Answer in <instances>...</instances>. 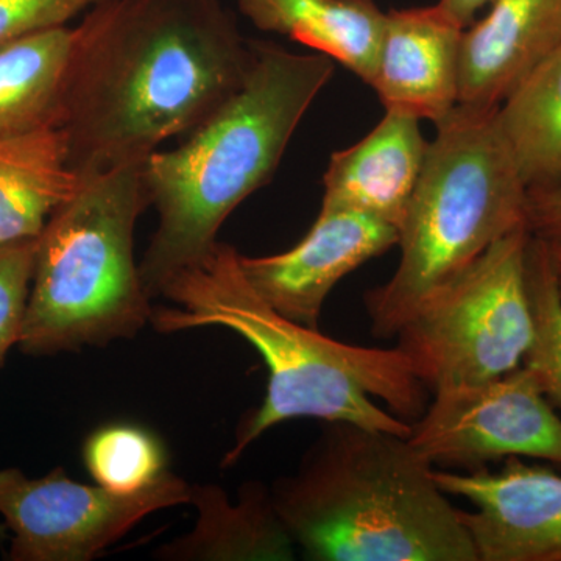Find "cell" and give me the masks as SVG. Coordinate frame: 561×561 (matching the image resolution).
I'll use <instances>...</instances> for the list:
<instances>
[{
    "mask_svg": "<svg viewBox=\"0 0 561 561\" xmlns=\"http://www.w3.org/2000/svg\"><path fill=\"white\" fill-rule=\"evenodd\" d=\"M526 278L535 334L523 364L535 373L542 393L561 412V295L552 251L548 243L531 234Z\"/></svg>",
    "mask_w": 561,
    "mask_h": 561,
    "instance_id": "21",
    "label": "cell"
},
{
    "mask_svg": "<svg viewBox=\"0 0 561 561\" xmlns=\"http://www.w3.org/2000/svg\"><path fill=\"white\" fill-rule=\"evenodd\" d=\"M36 239L0 247V367L9 351L20 342L31 294Z\"/></svg>",
    "mask_w": 561,
    "mask_h": 561,
    "instance_id": "22",
    "label": "cell"
},
{
    "mask_svg": "<svg viewBox=\"0 0 561 561\" xmlns=\"http://www.w3.org/2000/svg\"><path fill=\"white\" fill-rule=\"evenodd\" d=\"M83 461L98 485L119 494L149 489L168 472V453L154 432L133 423H110L88 435Z\"/></svg>",
    "mask_w": 561,
    "mask_h": 561,
    "instance_id": "20",
    "label": "cell"
},
{
    "mask_svg": "<svg viewBox=\"0 0 561 561\" xmlns=\"http://www.w3.org/2000/svg\"><path fill=\"white\" fill-rule=\"evenodd\" d=\"M80 175L36 239L18 342L27 356L135 337L153 313L133 253L136 224L150 206L144 161Z\"/></svg>",
    "mask_w": 561,
    "mask_h": 561,
    "instance_id": "6",
    "label": "cell"
},
{
    "mask_svg": "<svg viewBox=\"0 0 561 561\" xmlns=\"http://www.w3.org/2000/svg\"><path fill=\"white\" fill-rule=\"evenodd\" d=\"M551 249V247H549ZM552 251V261H553V271H556L557 286H559L560 295H561V250Z\"/></svg>",
    "mask_w": 561,
    "mask_h": 561,
    "instance_id": "26",
    "label": "cell"
},
{
    "mask_svg": "<svg viewBox=\"0 0 561 561\" xmlns=\"http://www.w3.org/2000/svg\"><path fill=\"white\" fill-rule=\"evenodd\" d=\"M527 190L561 187V46L496 111Z\"/></svg>",
    "mask_w": 561,
    "mask_h": 561,
    "instance_id": "19",
    "label": "cell"
},
{
    "mask_svg": "<svg viewBox=\"0 0 561 561\" xmlns=\"http://www.w3.org/2000/svg\"><path fill=\"white\" fill-rule=\"evenodd\" d=\"M408 440L445 470L529 457L561 467V416L526 365L474 386L434 391Z\"/></svg>",
    "mask_w": 561,
    "mask_h": 561,
    "instance_id": "9",
    "label": "cell"
},
{
    "mask_svg": "<svg viewBox=\"0 0 561 561\" xmlns=\"http://www.w3.org/2000/svg\"><path fill=\"white\" fill-rule=\"evenodd\" d=\"M427 146L419 117L386 110L365 138L332 154L323 175L321 205L360 210L400 232Z\"/></svg>",
    "mask_w": 561,
    "mask_h": 561,
    "instance_id": "14",
    "label": "cell"
},
{
    "mask_svg": "<svg viewBox=\"0 0 561 561\" xmlns=\"http://www.w3.org/2000/svg\"><path fill=\"white\" fill-rule=\"evenodd\" d=\"M271 491L306 560L478 561L460 511L408 437L327 423Z\"/></svg>",
    "mask_w": 561,
    "mask_h": 561,
    "instance_id": "4",
    "label": "cell"
},
{
    "mask_svg": "<svg viewBox=\"0 0 561 561\" xmlns=\"http://www.w3.org/2000/svg\"><path fill=\"white\" fill-rule=\"evenodd\" d=\"M192 485L168 471L135 494L72 481L57 467L43 478L0 470V515L11 530V561H90L146 516L190 504Z\"/></svg>",
    "mask_w": 561,
    "mask_h": 561,
    "instance_id": "8",
    "label": "cell"
},
{
    "mask_svg": "<svg viewBox=\"0 0 561 561\" xmlns=\"http://www.w3.org/2000/svg\"><path fill=\"white\" fill-rule=\"evenodd\" d=\"M465 28L438 5L387 13L370 87L383 108L438 122L459 105Z\"/></svg>",
    "mask_w": 561,
    "mask_h": 561,
    "instance_id": "12",
    "label": "cell"
},
{
    "mask_svg": "<svg viewBox=\"0 0 561 561\" xmlns=\"http://www.w3.org/2000/svg\"><path fill=\"white\" fill-rule=\"evenodd\" d=\"M238 5L260 31L297 41L371 83L387 18L373 0H238Z\"/></svg>",
    "mask_w": 561,
    "mask_h": 561,
    "instance_id": "16",
    "label": "cell"
},
{
    "mask_svg": "<svg viewBox=\"0 0 561 561\" xmlns=\"http://www.w3.org/2000/svg\"><path fill=\"white\" fill-rule=\"evenodd\" d=\"M251 41L221 0H105L72 28L60 128L76 171L146 161L242 87Z\"/></svg>",
    "mask_w": 561,
    "mask_h": 561,
    "instance_id": "1",
    "label": "cell"
},
{
    "mask_svg": "<svg viewBox=\"0 0 561 561\" xmlns=\"http://www.w3.org/2000/svg\"><path fill=\"white\" fill-rule=\"evenodd\" d=\"M72 28L0 47V138L60 128Z\"/></svg>",
    "mask_w": 561,
    "mask_h": 561,
    "instance_id": "18",
    "label": "cell"
},
{
    "mask_svg": "<svg viewBox=\"0 0 561 561\" xmlns=\"http://www.w3.org/2000/svg\"><path fill=\"white\" fill-rule=\"evenodd\" d=\"M190 505L197 511L195 526L158 548L157 559L287 561L297 556V546L273 504L271 486L261 481L243 483L236 504L219 485H192Z\"/></svg>",
    "mask_w": 561,
    "mask_h": 561,
    "instance_id": "15",
    "label": "cell"
},
{
    "mask_svg": "<svg viewBox=\"0 0 561 561\" xmlns=\"http://www.w3.org/2000/svg\"><path fill=\"white\" fill-rule=\"evenodd\" d=\"M245 81L176 149L144 161L158 227L139 264L151 298L172 273L205 257L232 210L275 175L291 136L334 76L335 61L251 41Z\"/></svg>",
    "mask_w": 561,
    "mask_h": 561,
    "instance_id": "3",
    "label": "cell"
},
{
    "mask_svg": "<svg viewBox=\"0 0 561 561\" xmlns=\"http://www.w3.org/2000/svg\"><path fill=\"white\" fill-rule=\"evenodd\" d=\"M496 111L457 105L435 125L400 227V264L386 284L365 294L375 337H397L432 294L526 225L527 186Z\"/></svg>",
    "mask_w": 561,
    "mask_h": 561,
    "instance_id": "5",
    "label": "cell"
},
{
    "mask_svg": "<svg viewBox=\"0 0 561 561\" xmlns=\"http://www.w3.org/2000/svg\"><path fill=\"white\" fill-rule=\"evenodd\" d=\"M461 36L459 105L497 110L561 46V0H493Z\"/></svg>",
    "mask_w": 561,
    "mask_h": 561,
    "instance_id": "13",
    "label": "cell"
},
{
    "mask_svg": "<svg viewBox=\"0 0 561 561\" xmlns=\"http://www.w3.org/2000/svg\"><path fill=\"white\" fill-rule=\"evenodd\" d=\"M105 0H0V47L35 33L66 27Z\"/></svg>",
    "mask_w": 561,
    "mask_h": 561,
    "instance_id": "23",
    "label": "cell"
},
{
    "mask_svg": "<svg viewBox=\"0 0 561 561\" xmlns=\"http://www.w3.org/2000/svg\"><path fill=\"white\" fill-rule=\"evenodd\" d=\"M526 227L534 238L561 250V187L527 190Z\"/></svg>",
    "mask_w": 561,
    "mask_h": 561,
    "instance_id": "24",
    "label": "cell"
},
{
    "mask_svg": "<svg viewBox=\"0 0 561 561\" xmlns=\"http://www.w3.org/2000/svg\"><path fill=\"white\" fill-rule=\"evenodd\" d=\"M529 241L526 225L508 232L402 324L394 348L427 390L474 386L522 367L535 334Z\"/></svg>",
    "mask_w": 561,
    "mask_h": 561,
    "instance_id": "7",
    "label": "cell"
},
{
    "mask_svg": "<svg viewBox=\"0 0 561 561\" xmlns=\"http://www.w3.org/2000/svg\"><path fill=\"white\" fill-rule=\"evenodd\" d=\"M80 179L61 128L0 138V247L38 238Z\"/></svg>",
    "mask_w": 561,
    "mask_h": 561,
    "instance_id": "17",
    "label": "cell"
},
{
    "mask_svg": "<svg viewBox=\"0 0 561 561\" xmlns=\"http://www.w3.org/2000/svg\"><path fill=\"white\" fill-rule=\"evenodd\" d=\"M5 529L7 526H0V540H3V538H5Z\"/></svg>",
    "mask_w": 561,
    "mask_h": 561,
    "instance_id": "27",
    "label": "cell"
},
{
    "mask_svg": "<svg viewBox=\"0 0 561 561\" xmlns=\"http://www.w3.org/2000/svg\"><path fill=\"white\" fill-rule=\"evenodd\" d=\"M446 494L465 497L460 511L478 561H561V474L511 457L493 472L434 468Z\"/></svg>",
    "mask_w": 561,
    "mask_h": 561,
    "instance_id": "10",
    "label": "cell"
},
{
    "mask_svg": "<svg viewBox=\"0 0 561 561\" xmlns=\"http://www.w3.org/2000/svg\"><path fill=\"white\" fill-rule=\"evenodd\" d=\"M158 297L175 308H158L150 323L162 334L221 327L245 339L268 370L267 393L236 427L221 467L284 421H346L409 437L411 423L427 408V390L401 351L350 345L287 319L253 289L241 253L227 243L172 273Z\"/></svg>",
    "mask_w": 561,
    "mask_h": 561,
    "instance_id": "2",
    "label": "cell"
},
{
    "mask_svg": "<svg viewBox=\"0 0 561 561\" xmlns=\"http://www.w3.org/2000/svg\"><path fill=\"white\" fill-rule=\"evenodd\" d=\"M393 225L360 210L321 205L311 230L294 249L272 256L241 254L243 275L273 309L319 328L324 301L351 272L398 245Z\"/></svg>",
    "mask_w": 561,
    "mask_h": 561,
    "instance_id": "11",
    "label": "cell"
},
{
    "mask_svg": "<svg viewBox=\"0 0 561 561\" xmlns=\"http://www.w3.org/2000/svg\"><path fill=\"white\" fill-rule=\"evenodd\" d=\"M491 3H493V0H440L437 5L461 28L467 31L471 24H474L479 11L485 5H491Z\"/></svg>",
    "mask_w": 561,
    "mask_h": 561,
    "instance_id": "25",
    "label": "cell"
}]
</instances>
